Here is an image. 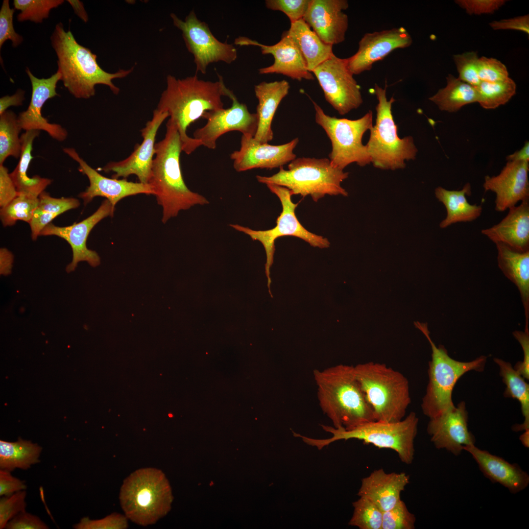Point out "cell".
Here are the masks:
<instances>
[{"label": "cell", "mask_w": 529, "mask_h": 529, "mask_svg": "<svg viewBox=\"0 0 529 529\" xmlns=\"http://www.w3.org/2000/svg\"><path fill=\"white\" fill-rule=\"evenodd\" d=\"M218 75V80L215 82L200 79L196 74L183 79L167 76L166 88L157 109L167 112L177 126L182 151L187 154L202 145L200 141L188 135L190 125L202 118L206 112L224 108L222 96L230 99L234 95L226 87L223 77Z\"/></svg>", "instance_id": "1"}, {"label": "cell", "mask_w": 529, "mask_h": 529, "mask_svg": "<svg viewBox=\"0 0 529 529\" xmlns=\"http://www.w3.org/2000/svg\"><path fill=\"white\" fill-rule=\"evenodd\" d=\"M155 147L148 184L163 208L162 222L176 216L181 210L209 204L206 197L190 190L184 182L180 166L181 139L177 126L170 119L165 137L155 144Z\"/></svg>", "instance_id": "2"}, {"label": "cell", "mask_w": 529, "mask_h": 529, "mask_svg": "<svg viewBox=\"0 0 529 529\" xmlns=\"http://www.w3.org/2000/svg\"><path fill=\"white\" fill-rule=\"evenodd\" d=\"M52 47L57 57L60 80L75 98L88 99L95 95V86L106 85L115 95L120 89L113 82L116 78L128 76L133 67L120 69L114 73L104 71L97 62V56L77 43L72 33L66 31L61 23L57 24L50 37Z\"/></svg>", "instance_id": "3"}, {"label": "cell", "mask_w": 529, "mask_h": 529, "mask_svg": "<svg viewBox=\"0 0 529 529\" xmlns=\"http://www.w3.org/2000/svg\"><path fill=\"white\" fill-rule=\"evenodd\" d=\"M313 374L319 406L334 427L349 430L375 420L354 366L339 364L322 370L315 369Z\"/></svg>", "instance_id": "4"}, {"label": "cell", "mask_w": 529, "mask_h": 529, "mask_svg": "<svg viewBox=\"0 0 529 529\" xmlns=\"http://www.w3.org/2000/svg\"><path fill=\"white\" fill-rule=\"evenodd\" d=\"M418 418L414 412L402 420L392 422L372 421L351 429L336 428L321 425L322 429L332 436L326 439H315L297 434L307 444L321 450L332 443L340 440L356 439L371 444L380 449L394 451L400 460L411 464L414 456V439L417 433Z\"/></svg>", "instance_id": "5"}, {"label": "cell", "mask_w": 529, "mask_h": 529, "mask_svg": "<svg viewBox=\"0 0 529 529\" xmlns=\"http://www.w3.org/2000/svg\"><path fill=\"white\" fill-rule=\"evenodd\" d=\"M355 375L376 421L402 420L411 399L408 379L385 364L374 362L354 366Z\"/></svg>", "instance_id": "6"}, {"label": "cell", "mask_w": 529, "mask_h": 529, "mask_svg": "<svg viewBox=\"0 0 529 529\" xmlns=\"http://www.w3.org/2000/svg\"><path fill=\"white\" fill-rule=\"evenodd\" d=\"M288 167L286 170L279 168L270 176L257 175L256 179L261 183L284 187L292 195H310L315 202L326 195L348 196L341 183L349 173L334 167L328 158H295Z\"/></svg>", "instance_id": "7"}, {"label": "cell", "mask_w": 529, "mask_h": 529, "mask_svg": "<svg viewBox=\"0 0 529 529\" xmlns=\"http://www.w3.org/2000/svg\"><path fill=\"white\" fill-rule=\"evenodd\" d=\"M170 489L164 474L154 468L137 470L123 482L120 493L125 515L142 526L156 523L170 508Z\"/></svg>", "instance_id": "8"}, {"label": "cell", "mask_w": 529, "mask_h": 529, "mask_svg": "<svg viewBox=\"0 0 529 529\" xmlns=\"http://www.w3.org/2000/svg\"><path fill=\"white\" fill-rule=\"evenodd\" d=\"M414 324L427 338L432 349V359L429 362V382L421 404L423 413L432 418L454 406L452 392L458 380L470 371H483L487 357L481 356L467 362L456 361L449 356L444 346L435 345L431 338L426 323L417 321Z\"/></svg>", "instance_id": "9"}, {"label": "cell", "mask_w": 529, "mask_h": 529, "mask_svg": "<svg viewBox=\"0 0 529 529\" xmlns=\"http://www.w3.org/2000/svg\"><path fill=\"white\" fill-rule=\"evenodd\" d=\"M385 88L375 85L374 93L378 101L376 107L375 124L370 129L366 144L374 167L382 169L395 170L406 167V161L414 160L418 150L412 136L400 138L397 126L392 114L393 96L386 97Z\"/></svg>", "instance_id": "10"}, {"label": "cell", "mask_w": 529, "mask_h": 529, "mask_svg": "<svg viewBox=\"0 0 529 529\" xmlns=\"http://www.w3.org/2000/svg\"><path fill=\"white\" fill-rule=\"evenodd\" d=\"M312 101L315 122L322 127L331 142L332 148L329 154L331 164L343 170L353 163L361 167L370 164V155L362 139L364 134L373 126L372 111L357 120L339 119L326 114L319 105Z\"/></svg>", "instance_id": "11"}, {"label": "cell", "mask_w": 529, "mask_h": 529, "mask_svg": "<svg viewBox=\"0 0 529 529\" xmlns=\"http://www.w3.org/2000/svg\"><path fill=\"white\" fill-rule=\"evenodd\" d=\"M266 186L270 191L279 198L282 206V211L276 219V226L266 230H255L237 224H231L230 226L248 235L252 240H258L263 244L266 256L265 270L267 286L269 293L272 295L270 290L271 282L270 269L273 262L275 242L277 238L287 236L295 237L304 240L312 246L320 248L329 247L330 243L327 238L309 231L301 224L295 214V209L298 203L292 202V195L289 189L276 185L268 184Z\"/></svg>", "instance_id": "12"}, {"label": "cell", "mask_w": 529, "mask_h": 529, "mask_svg": "<svg viewBox=\"0 0 529 529\" xmlns=\"http://www.w3.org/2000/svg\"><path fill=\"white\" fill-rule=\"evenodd\" d=\"M174 25L182 32L183 39L189 52L192 54L196 72L206 73L208 66L223 62L230 64L237 58L234 46L218 40L204 22L199 20L192 10L184 20L170 13Z\"/></svg>", "instance_id": "13"}, {"label": "cell", "mask_w": 529, "mask_h": 529, "mask_svg": "<svg viewBox=\"0 0 529 529\" xmlns=\"http://www.w3.org/2000/svg\"><path fill=\"white\" fill-rule=\"evenodd\" d=\"M312 72L323 90L326 100L340 115L362 104L360 86L349 70L346 58H339L334 53Z\"/></svg>", "instance_id": "14"}, {"label": "cell", "mask_w": 529, "mask_h": 529, "mask_svg": "<svg viewBox=\"0 0 529 529\" xmlns=\"http://www.w3.org/2000/svg\"><path fill=\"white\" fill-rule=\"evenodd\" d=\"M230 99L232 101L230 107L206 112L202 117L207 120L206 123L193 133V138L208 148L215 149L217 139L229 132L238 131L243 135L253 137L256 134L258 125L257 114L250 113L235 95Z\"/></svg>", "instance_id": "15"}, {"label": "cell", "mask_w": 529, "mask_h": 529, "mask_svg": "<svg viewBox=\"0 0 529 529\" xmlns=\"http://www.w3.org/2000/svg\"><path fill=\"white\" fill-rule=\"evenodd\" d=\"M168 114L157 108L153 111L152 119L141 129L143 141L136 144L133 152L126 158L120 161H111L101 168L106 173L113 172L112 178L126 179L131 175L137 176L139 182L148 184L155 154V140L158 129Z\"/></svg>", "instance_id": "16"}, {"label": "cell", "mask_w": 529, "mask_h": 529, "mask_svg": "<svg viewBox=\"0 0 529 529\" xmlns=\"http://www.w3.org/2000/svg\"><path fill=\"white\" fill-rule=\"evenodd\" d=\"M114 210L111 203L106 199L94 213L82 221L64 227L56 226L50 222L42 230L40 236H56L66 240L71 245L72 259L66 267L68 273L74 271L78 263L82 261H86L91 266L96 267L100 264V257L95 251L87 248V240L95 226L105 217H112Z\"/></svg>", "instance_id": "17"}, {"label": "cell", "mask_w": 529, "mask_h": 529, "mask_svg": "<svg viewBox=\"0 0 529 529\" xmlns=\"http://www.w3.org/2000/svg\"><path fill=\"white\" fill-rule=\"evenodd\" d=\"M63 151L72 160L78 163V170L88 177L90 185L78 196L83 200L84 205L90 202L96 196L105 197L115 209L117 203L122 198L145 194L154 195L149 184L128 181L126 179L110 178L100 174L90 166L73 147H64Z\"/></svg>", "instance_id": "18"}, {"label": "cell", "mask_w": 529, "mask_h": 529, "mask_svg": "<svg viewBox=\"0 0 529 529\" xmlns=\"http://www.w3.org/2000/svg\"><path fill=\"white\" fill-rule=\"evenodd\" d=\"M412 43L410 35L403 27L366 33L359 41L356 53L346 58L347 67L353 75L370 71L375 63L396 49L409 47Z\"/></svg>", "instance_id": "19"}, {"label": "cell", "mask_w": 529, "mask_h": 529, "mask_svg": "<svg viewBox=\"0 0 529 529\" xmlns=\"http://www.w3.org/2000/svg\"><path fill=\"white\" fill-rule=\"evenodd\" d=\"M468 416L465 403L461 402L441 414L430 418L427 431L431 440L438 449H445L459 455L464 447L475 445V438L469 431Z\"/></svg>", "instance_id": "20"}, {"label": "cell", "mask_w": 529, "mask_h": 529, "mask_svg": "<svg viewBox=\"0 0 529 529\" xmlns=\"http://www.w3.org/2000/svg\"><path fill=\"white\" fill-rule=\"evenodd\" d=\"M298 142V138H296L285 144L271 145L242 135L240 149L233 151L230 156L237 172L254 168L271 169L283 167L296 158L293 150Z\"/></svg>", "instance_id": "21"}, {"label": "cell", "mask_w": 529, "mask_h": 529, "mask_svg": "<svg viewBox=\"0 0 529 529\" xmlns=\"http://www.w3.org/2000/svg\"><path fill=\"white\" fill-rule=\"evenodd\" d=\"M32 86L31 97L27 109L21 112L18 121L21 130H43L51 138L59 141H65L68 136L67 130L60 124L50 123L42 114L44 104L49 99L58 96L56 88L60 80V74L56 73L48 78L35 77L27 68L25 70Z\"/></svg>", "instance_id": "22"}, {"label": "cell", "mask_w": 529, "mask_h": 529, "mask_svg": "<svg viewBox=\"0 0 529 529\" xmlns=\"http://www.w3.org/2000/svg\"><path fill=\"white\" fill-rule=\"evenodd\" d=\"M529 162L508 161L498 175L485 176L483 187L495 193L496 211H505L529 199Z\"/></svg>", "instance_id": "23"}, {"label": "cell", "mask_w": 529, "mask_h": 529, "mask_svg": "<svg viewBox=\"0 0 529 529\" xmlns=\"http://www.w3.org/2000/svg\"><path fill=\"white\" fill-rule=\"evenodd\" d=\"M234 44L259 47L263 54H271L273 56L274 63L269 66L259 69L260 74H281L298 81L314 79L300 50L285 32L281 40L273 45H263L244 36L236 38Z\"/></svg>", "instance_id": "24"}, {"label": "cell", "mask_w": 529, "mask_h": 529, "mask_svg": "<svg viewBox=\"0 0 529 529\" xmlns=\"http://www.w3.org/2000/svg\"><path fill=\"white\" fill-rule=\"evenodd\" d=\"M346 0H311L303 19L326 44L343 42L348 27Z\"/></svg>", "instance_id": "25"}, {"label": "cell", "mask_w": 529, "mask_h": 529, "mask_svg": "<svg viewBox=\"0 0 529 529\" xmlns=\"http://www.w3.org/2000/svg\"><path fill=\"white\" fill-rule=\"evenodd\" d=\"M464 451L471 455L485 477L503 485L510 492L517 493L529 485V475L518 465L510 463L475 445L464 447Z\"/></svg>", "instance_id": "26"}, {"label": "cell", "mask_w": 529, "mask_h": 529, "mask_svg": "<svg viewBox=\"0 0 529 529\" xmlns=\"http://www.w3.org/2000/svg\"><path fill=\"white\" fill-rule=\"evenodd\" d=\"M498 223L481 233L494 243H502L520 252L529 250V199L508 210Z\"/></svg>", "instance_id": "27"}, {"label": "cell", "mask_w": 529, "mask_h": 529, "mask_svg": "<svg viewBox=\"0 0 529 529\" xmlns=\"http://www.w3.org/2000/svg\"><path fill=\"white\" fill-rule=\"evenodd\" d=\"M409 482V476L405 473H387L380 468L361 480L357 495L370 500L385 512L401 500V493Z\"/></svg>", "instance_id": "28"}, {"label": "cell", "mask_w": 529, "mask_h": 529, "mask_svg": "<svg viewBox=\"0 0 529 529\" xmlns=\"http://www.w3.org/2000/svg\"><path fill=\"white\" fill-rule=\"evenodd\" d=\"M290 88L285 80L266 82L263 81L254 86V92L258 99L257 112L258 125L254 137L261 143H268L273 138L272 121L278 106L287 96Z\"/></svg>", "instance_id": "29"}, {"label": "cell", "mask_w": 529, "mask_h": 529, "mask_svg": "<svg viewBox=\"0 0 529 529\" xmlns=\"http://www.w3.org/2000/svg\"><path fill=\"white\" fill-rule=\"evenodd\" d=\"M495 244L499 268L519 290L526 317L525 331L529 332V250L520 252L502 243Z\"/></svg>", "instance_id": "30"}, {"label": "cell", "mask_w": 529, "mask_h": 529, "mask_svg": "<svg viewBox=\"0 0 529 529\" xmlns=\"http://www.w3.org/2000/svg\"><path fill=\"white\" fill-rule=\"evenodd\" d=\"M471 194V187L469 183L460 190H448L441 187L435 189V196L443 204L447 211L446 217L440 223L441 228L458 222H471L480 216L482 207L468 201L466 196Z\"/></svg>", "instance_id": "31"}, {"label": "cell", "mask_w": 529, "mask_h": 529, "mask_svg": "<svg viewBox=\"0 0 529 529\" xmlns=\"http://www.w3.org/2000/svg\"><path fill=\"white\" fill-rule=\"evenodd\" d=\"M285 32L297 46L311 72L334 54L333 46L323 42L303 19L290 23Z\"/></svg>", "instance_id": "32"}, {"label": "cell", "mask_w": 529, "mask_h": 529, "mask_svg": "<svg viewBox=\"0 0 529 529\" xmlns=\"http://www.w3.org/2000/svg\"><path fill=\"white\" fill-rule=\"evenodd\" d=\"M40 131H26L20 136L22 144L19 161L10 175L18 192L32 194L36 196L44 191L52 180L38 175L30 177L27 171L33 156L31 154L33 142L40 134Z\"/></svg>", "instance_id": "33"}, {"label": "cell", "mask_w": 529, "mask_h": 529, "mask_svg": "<svg viewBox=\"0 0 529 529\" xmlns=\"http://www.w3.org/2000/svg\"><path fill=\"white\" fill-rule=\"evenodd\" d=\"M494 361L498 365L499 374L506 385L504 396L515 399L521 405L524 421L521 424L514 425L512 430L529 432V385L509 362L498 358H494Z\"/></svg>", "instance_id": "34"}, {"label": "cell", "mask_w": 529, "mask_h": 529, "mask_svg": "<svg viewBox=\"0 0 529 529\" xmlns=\"http://www.w3.org/2000/svg\"><path fill=\"white\" fill-rule=\"evenodd\" d=\"M42 447L20 438L16 442L0 440V468L12 471L26 470L39 461Z\"/></svg>", "instance_id": "35"}, {"label": "cell", "mask_w": 529, "mask_h": 529, "mask_svg": "<svg viewBox=\"0 0 529 529\" xmlns=\"http://www.w3.org/2000/svg\"><path fill=\"white\" fill-rule=\"evenodd\" d=\"M446 80V87L429 98L440 110L455 112L465 105L477 102L475 87L450 74Z\"/></svg>", "instance_id": "36"}, {"label": "cell", "mask_w": 529, "mask_h": 529, "mask_svg": "<svg viewBox=\"0 0 529 529\" xmlns=\"http://www.w3.org/2000/svg\"><path fill=\"white\" fill-rule=\"evenodd\" d=\"M18 116L11 110L0 115V165L10 156L20 158L22 144L19 134L21 131Z\"/></svg>", "instance_id": "37"}, {"label": "cell", "mask_w": 529, "mask_h": 529, "mask_svg": "<svg viewBox=\"0 0 529 529\" xmlns=\"http://www.w3.org/2000/svg\"><path fill=\"white\" fill-rule=\"evenodd\" d=\"M478 101L486 109H495L507 103L515 94L516 85L509 77L503 81L489 82L481 81L475 87Z\"/></svg>", "instance_id": "38"}, {"label": "cell", "mask_w": 529, "mask_h": 529, "mask_svg": "<svg viewBox=\"0 0 529 529\" xmlns=\"http://www.w3.org/2000/svg\"><path fill=\"white\" fill-rule=\"evenodd\" d=\"M38 203V196L19 192L17 196L0 208V216L3 226H12L19 220L29 223Z\"/></svg>", "instance_id": "39"}, {"label": "cell", "mask_w": 529, "mask_h": 529, "mask_svg": "<svg viewBox=\"0 0 529 529\" xmlns=\"http://www.w3.org/2000/svg\"><path fill=\"white\" fill-rule=\"evenodd\" d=\"M354 511L348 524L360 529H382L383 511L368 498L361 496L352 504Z\"/></svg>", "instance_id": "40"}, {"label": "cell", "mask_w": 529, "mask_h": 529, "mask_svg": "<svg viewBox=\"0 0 529 529\" xmlns=\"http://www.w3.org/2000/svg\"><path fill=\"white\" fill-rule=\"evenodd\" d=\"M63 0H14V9L21 12L17 16L20 22L29 20L41 23L48 17L51 10L61 5Z\"/></svg>", "instance_id": "41"}, {"label": "cell", "mask_w": 529, "mask_h": 529, "mask_svg": "<svg viewBox=\"0 0 529 529\" xmlns=\"http://www.w3.org/2000/svg\"><path fill=\"white\" fill-rule=\"evenodd\" d=\"M416 517L401 499L391 509L383 512L382 529H414Z\"/></svg>", "instance_id": "42"}, {"label": "cell", "mask_w": 529, "mask_h": 529, "mask_svg": "<svg viewBox=\"0 0 529 529\" xmlns=\"http://www.w3.org/2000/svg\"><path fill=\"white\" fill-rule=\"evenodd\" d=\"M453 58L458 72V78L474 87H477L481 82L478 73L477 53L465 52L455 55Z\"/></svg>", "instance_id": "43"}, {"label": "cell", "mask_w": 529, "mask_h": 529, "mask_svg": "<svg viewBox=\"0 0 529 529\" xmlns=\"http://www.w3.org/2000/svg\"><path fill=\"white\" fill-rule=\"evenodd\" d=\"M26 491L21 490L0 500V529L5 528L7 523L20 512L25 511Z\"/></svg>", "instance_id": "44"}, {"label": "cell", "mask_w": 529, "mask_h": 529, "mask_svg": "<svg viewBox=\"0 0 529 529\" xmlns=\"http://www.w3.org/2000/svg\"><path fill=\"white\" fill-rule=\"evenodd\" d=\"M310 2L311 0H266L265 4L269 9L283 12L292 23L303 19Z\"/></svg>", "instance_id": "45"}, {"label": "cell", "mask_w": 529, "mask_h": 529, "mask_svg": "<svg viewBox=\"0 0 529 529\" xmlns=\"http://www.w3.org/2000/svg\"><path fill=\"white\" fill-rule=\"evenodd\" d=\"M14 8H11L8 0H4L0 10V48L8 40L13 47H17L23 41L22 36L17 33L13 25Z\"/></svg>", "instance_id": "46"}, {"label": "cell", "mask_w": 529, "mask_h": 529, "mask_svg": "<svg viewBox=\"0 0 529 529\" xmlns=\"http://www.w3.org/2000/svg\"><path fill=\"white\" fill-rule=\"evenodd\" d=\"M478 73L481 81L495 82L509 77L506 67L504 64L495 58L485 56L479 58Z\"/></svg>", "instance_id": "47"}, {"label": "cell", "mask_w": 529, "mask_h": 529, "mask_svg": "<svg viewBox=\"0 0 529 529\" xmlns=\"http://www.w3.org/2000/svg\"><path fill=\"white\" fill-rule=\"evenodd\" d=\"M38 197V209L58 216L71 209L76 208L80 205L79 201L77 199L72 197H52L45 191Z\"/></svg>", "instance_id": "48"}, {"label": "cell", "mask_w": 529, "mask_h": 529, "mask_svg": "<svg viewBox=\"0 0 529 529\" xmlns=\"http://www.w3.org/2000/svg\"><path fill=\"white\" fill-rule=\"evenodd\" d=\"M128 518L125 515L113 513L98 520H91L88 517L82 518L73 526L75 529H125L127 528Z\"/></svg>", "instance_id": "49"}, {"label": "cell", "mask_w": 529, "mask_h": 529, "mask_svg": "<svg viewBox=\"0 0 529 529\" xmlns=\"http://www.w3.org/2000/svg\"><path fill=\"white\" fill-rule=\"evenodd\" d=\"M504 0H457L455 2L470 15L492 14L505 2Z\"/></svg>", "instance_id": "50"}, {"label": "cell", "mask_w": 529, "mask_h": 529, "mask_svg": "<svg viewBox=\"0 0 529 529\" xmlns=\"http://www.w3.org/2000/svg\"><path fill=\"white\" fill-rule=\"evenodd\" d=\"M7 529H48L49 527L38 516L27 513L20 512L6 524Z\"/></svg>", "instance_id": "51"}, {"label": "cell", "mask_w": 529, "mask_h": 529, "mask_svg": "<svg viewBox=\"0 0 529 529\" xmlns=\"http://www.w3.org/2000/svg\"><path fill=\"white\" fill-rule=\"evenodd\" d=\"M15 185L8 172V168L0 165V206L7 204L18 194Z\"/></svg>", "instance_id": "52"}, {"label": "cell", "mask_w": 529, "mask_h": 529, "mask_svg": "<svg viewBox=\"0 0 529 529\" xmlns=\"http://www.w3.org/2000/svg\"><path fill=\"white\" fill-rule=\"evenodd\" d=\"M520 343L524 352L523 361H518L513 367L525 379H529V333L516 331L513 333Z\"/></svg>", "instance_id": "53"}, {"label": "cell", "mask_w": 529, "mask_h": 529, "mask_svg": "<svg viewBox=\"0 0 529 529\" xmlns=\"http://www.w3.org/2000/svg\"><path fill=\"white\" fill-rule=\"evenodd\" d=\"M26 486L19 479L13 476L11 472L0 470V496H8L21 490H25Z\"/></svg>", "instance_id": "54"}, {"label": "cell", "mask_w": 529, "mask_h": 529, "mask_svg": "<svg viewBox=\"0 0 529 529\" xmlns=\"http://www.w3.org/2000/svg\"><path fill=\"white\" fill-rule=\"evenodd\" d=\"M489 25L494 30L513 29L529 34V15L499 21H493L489 24Z\"/></svg>", "instance_id": "55"}, {"label": "cell", "mask_w": 529, "mask_h": 529, "mask_svg": "<svg viewBox=\"0 0 529 529\" xmlns=\"http://www.w3.org/2000/svg\"><path fill=\"white\" fill-rule=\"evenodd\" d=\"M56 214L43 212L36 208L34 211L32 218L29 223L31 231V238L33 240L40 236L42 230L56 217Z\"/></svg>", "instance_id": "56"}, {"label": "cell", "mask_w": 529, "mask_h": 529, "mask_svg": "<svg viewBox=\"0 0 529 529\" xmlns=\"http://www.w3.org/2000/svg\"><path fill=\"white\" fill-rule=\"evenodd\" d=\"M24 94L25 92L19 89L12 96L1 97L0 99V115L6 111L10 106L22 105L25 99Z\"/></svg>", "instance_id": "57"}, {"label": "cell", "mask_w": 529, "mask_h": 529, "mask_svg": "<svg viewBox=\"0 0 529 529\" xmlns=\"http://www.w3.org/2000/svg\"><path fill=\"white\" fill-rule=\"evenodd\" d=\"M14 257L12 253L5 248L0 250V274L7 275L10 274L13 263Z\"/></svg>", "instance_id": "58"}, {"label": "cell", "mask_w": 529, "mask_h": 529, "mask_svg": "<svg viewBox=\"0 0 529 529\" xmlns=\"http://www.w3.org/2000/svg\"><path fill=\"white\" fill-rule=\"evenodd\" d=\"M506 160L513 161H529V143L527 141L524 146L519 150L507 156Z\"/></svg>", "instance_id": "59"}, {"label": "cell", "mask_w": 529, "mask_h": 529, "mask_svg": "<svg viewBox=\"0 0 529 529\" xmlns=\"http://www.w3.org/2000/svg\"><path fill=\"white\" fill-rule=\"evenodd\" d=\"M67 1L72 7L75 14L83 22L87 23L89 18L83 2L78 0H68Z\"/></svg>", "instance_id": "60"}, {"label": "cell", "mask_w": 529, "mask_h": 529, "mask_svg": "<svg viewBox=\"0 0 529 529\" xmlns=\"http://www.w3.org/2000/svg\"><path fill=\"white\" fill-rule=\"evenodd\" d=\"M520 439L522 442L523 445L526 448H529V432H525L520 437Z\"/></svg>", "instance_id": "61"}]
</instances>
